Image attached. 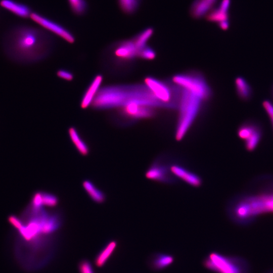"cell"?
Instances as JSON below:
<instances>
[{
	"label": "cell",
	"mask_w": 273,
	"mask_h": 273,
	"mask_svg": "<svg viewBox=\"0 0 273 273\" xmlns=\"http://www.w3.org/2000/svg\"><path fill=\"white\" fill-rule=\"evenodd\" d=\"M138 56L144 59L152 60L155 58L156 53L152 49L147 46L139 52Z\"/></svg>",
	"instance_id": "cell-27"
},
{
	"label": "cell",
	"mask_w": 273,
	"mask_h": 273,
	"mask_svg": "<svg viewBox=\"0 0 273 273\" xmlns=\"http://www.w3.org/2000/svg\"><path fill=\"white\" fill-rule=\"evenodd\" d=\"M257 180L260 185L254 191L238 195L228 204V215L236 224H248L260 215L273 213V177Z\"/></svg>",
	"instance_id": "cell-2"
},
{
	"label": "cell",
	"mask_w": 273,
	"mask_h": 273,
	"mask_svg": "<svg viewBox=\"0 0 273 273\" xmlns=\"http://www.w3.org/2000/svg\"><path fill=\"white\" fill-rule=\"evenodd\" d=\"M170 165L163 159L159 158L152 163L146 172L147 178L162 183H172L175 177L170 169Z\"/></svg>",
	"instance_id": "cell-12"
},
{
	"label": "cell",
	"mask_w": 273,
	"mask_h": 273,
	"mask_svg": "<svg viewBox=\"0 0 273 273\" xmlns=\"http://www.w3.org/2000/svg\"><path fill=\"white\" fill-rule=\"evenodd\" d=\"M69 138L77 151L82 156H86L89 150L86 143L83 140L76 128L71 126L68 128Z\"/></svg>",
	"instance_id": "cell-20"
},
{
	"label": "cell",
	"mask_w": 273,
	"mask_h": 273,
	"mask_svg": "<svg viewBox=\"0 0 273 273\" xmlns=\"http://www.w3.org/2000/svg\"><path fill=\"white\" fill-rule=\"evenodd\" d=\"M182 89V88H181ZM203 101L196 95L182 89L179 99V114L175 130V139L181 140L195 120Z\"/></svg>",
	"instance_id": "cell-4"
},
{
	"label": "cell",
	"mask_w": 273,
	"mask_h": 273,
	"mask_svg": "<svg viewBox=\"0 0 273 273\" xmlns=\"http://www.w3.org/2000/svg\"><path fill=\"white\" fill-rule=\"evenodd\" d=\"M0 6L4 9L22 18H30L33 12L28 6L13 0H1Z\"/></svg>",
	"instance_id": "cell-16"
},
{
	"label": "cell",
	"mask_w": 273,
	"mask_h": 273,
	"mask_svg": "<svg viewBox=\"0 0 273 273\" xmlns=\"http://www.w3.org/2000/svg\"><path fill=\"white\" fill-rule=\"evenodd\" d=\"M170 169L175 178H178L194 187H199L201 186L202 179L200 176L183 165L171 163L170 165Z\"/></svg>",
	"instance_id": "cell-14"
},
{
	"label": "cell",
	"mask_w": 273,
	"mask_h": 273,
	"mask_svg": "<svg viewBox=\"0 0 273 273\" xmlns=\"http://www.w3.org/2000/svg\"><path fill=\"white\" fill-rule=\"evenodd\" d=\"M118 6L123 13L131 15L138 10L142 0H117Z\"/></svg>",
	"instance_id": "cell-24"
},
{
	"label": "cell",
	"mask_w": 273,
	"mask_h": 273,
	"mask_svg": "<svg viewBox=\"0 0 273 273\" xmlns=\"http://www.w3.org/2000/svg\"><path fill=\"white\" fill-rule=\"evenodd\" d=\"M57 75L59 78L67 81H71L74 78V75L72 73L64 69L58 70Z\"/></svg>",
	"instance_id": "cell-30"
},
{
	"label": "cell",
	"mask_w": 273,
	"mask_h": 273,
	"mask_svg": "<svg viewBox=\"0 0 273 273\" xmlns=\"http://www.w3.org/2000/svg\"><path fill=\"white\" fill-rule=\"evenodd\" d=\"M117 246L116 241L112 240L108 242L97 255L95 263L97 266H103L111 256Z\"/></svg>",
	"instance_id": "cell-21"
},
{
	"label": "cell",
	"mask_w": 273,
	"mask_h": 273,
	"mask_svg": "<svg viewBox=\"0 0 273 273\" xmlns=\"http://www.w3.org/2000/svg\"><path fill=\"white\" fill-rule=\"evenodd\" d=\"M136 56L138 51L132 39L124 40L114 42L107 49L103 62L111 72L131 63Z\"/></svg>",
	"instance_id": "cell-5"
},
{
	"label": "cell",
	"mask_w": 273,
	"mask_h": 273,
	"mask_svg": "<svg viewBox=\"0 0 273 273\" xmlns=\"http://www.w3.org/2000/svg\"><path fill=\"white\" fill-rule=\"evenodd\" d=\"M54 45L51 33L43 28L25 25L11 28L2 40L6 56L22 64L34 63L46 59L52 52Z\"/></svg>",
	"instance_id": "cell-1"
},
{
	"label": "cell",
	"mask_w": 273,
	"mask_h": 273,
	"mask_svg": "<svg viewBox=\"0 0 273 273\" xmlns=\"http://www.w3.org/2000/svg\"><path fill=\"white\" fill-rule=\"evenodd\" d=\"M30 18L43 29L53 33L66 41L72 43L75 41L74 35L66 28L55 21L36 12H32Z\"/></svg>",
	"instance_id": "cell-10"
},
{
	"label": "cell",
	"mask_w": 273,
	"mask_h": 273,
	"mask_svg": "<svg viewBox=\"0 0 273 273\" xmlns=\"http://www.w3.org/2000/svg\"><path fill=\"white\" fill-rule=\"evenodd\" d=\"M82 186L87 195L95 202L101 204L105 201L106 196L105 194L91 181L84 180L82 183Z\"/></svg>",
	"instance_id": "cell-22"
},
{
	"label": "cell",
	"mask_w": 273,
	"mask_h": 273,
	"mask_svg": "<svg viewBox=\"0 0 273 273\" xmlns=\"http://www.w3.org/2000/svg\"><path fill=\"white\" fill-rule=\"evenodd\" d=\"M216 2L217 0H195L190 7V14L195 19L205 17L214 7Z\"/></svg>",
	"instance_id": "cell-18"
},
{
	"label": "cell",
	"mask_w": 273,
	"mask_h": 273,
	"mask_svg": "<svg viewBox=\"0 0 273 273\" xmlns=\"http://www.w3.org/2000/svg\"><path fill=\"white\" fill-rule=\"evenodd\" d=\"M202 263L205 268L215 273H249L250 270L249 263L244 258L214 251L209 253Z\"/></svg>",
	"instance_id": "cell-6"
},
{
	"label": "cell",
	"mask_w": 273,
	"mask_h": 273,
	"mask_svg": "<svg viewBox=\"0 0 273 273\" xmlns=\"http://www.w3.org/2000/svg\"><path fill=\"white\" fill-rule=\"evenodd\" d=\"M42 206L54 207L59 202V199L55 195L47 193L41 192Z\"/></svg>",
	"instance_id": "cell-26"
},
{
	"label": "cell",
	"mask_w": 273,
	"mask_h": 273,
	"mask_svg": "<svg viewBox=\"0 0 273 273\" xmlns=\"http://www.w3.org/2000/svg\"><path fill=\"white\" fill-rule=\"evenodd\" d=\"M79 270L80 273H94L92 264L86 260H83L80 262Z\"/></svg>",
	"instance_id": "cell-29"
},
{
	"label": "cell",
	"mask_w": 273,
	"mask_h": 273,
	"mask_svg": "<svg viewBox=\"0 0 273 273\" xmlns=\"http://www.w3.org/2000/svg\"><path fill=\"white\" fill-rule=\"evenodd\" d=\"M269 273H273V270H271V271H270Z\"/></svg>",
	"instance_id": "cell-31"
},
{
	"label": "cell",
	"mask_w": 273,
	"mask_h": 273,
	"mask_svg": "<svg viewBox=\"0 0 273 273\" xmlns=\"http://www.w3.org/2000/svg\"><path fill=\"white\" fill-rule=\"evenodd\" d=\"M238 136L249 152H254L259 145L263 136V129L257 121L248 120L242 123L237 130Z\"/></svg>",
	"instance_id": "cell-8"
},
{
	"label": "cell",
	"mask_w": 273,
	"mask_h": 273,
	"mask_svg": "<svg viewBox=\"0 0 273 273\" xmlns=\"http://www.w3.org/2000/svg\"><path fill=\"white\" fill-rule=\"evenodd\" d=\"M157 107L159 102L145 85H114L101 87L92 107L95 109H114L129 102Z\"/></svg>",
	"instance_id": "cell-3"
},
{
	"label": "cell",
	"mask_w": 273,
	"mask_h": 273,
	"mask_svg": "<svg viewBox=\"0 0 273 273\" xmlns=\"http://www.w3.org/2000/svg\"><path fill=\"white\" fill-rule=\"evenodd\" d=\"M172 81L177 86L196 95L203 101L210 97L211 92L204 77L196 73L180 74L174 76Z\"/></svg>",
	"instance_id": "cell-7"
},
{
	"label": "cell",
	"mask_w": 273,
	"mask_h": 273,
	"mask_svg": "<svg viewBox=\"0 0 273 273\" xmlns=\"http://www.w3.org/2000/svg\"><path fill=\"white\" fill-rule=\"evenodd\" d=\"M103 81V76L102 74H98L94 77L82 97L80 101L81 108L86 109L92 106L94 99L101 88Z\"/></svg>",
	"instance_id": "cell-15"
},
{
	"label": "cell",
	"mask_w": 273,
	"mask_h": 273,
	"mask_svg": "<svg viewBox=\"0 0 273 273\" xmlns=\"http://www.w3.org/2000/svg\"><path fill=\"white\" fill-rule=\"evenodd\" d=\"M262 107L267 115L273 128V104L268 100H264L262 103Z\"/></svg>",
	"instance_id": "cell-28"
},
{
	"label": "cell",
	"mask_w": 273,
	"mask_h": 273,
	"mask_svg": "<svg viewBox=\"0 0 273 273\" xmlns=\"http://www.w3.org/2000/svg\"><path fill=\"white\" fill-rule=\"evenodd\" d=\"M155 107L132 102L116 109L114 115L118 119L129 121L149 118L155 114Z\"/></svg>",
	"instance_id": "cell-9"
},
{
	"label": "cell",
	"mask_w": 273,
	"mask_h": 273,
	"mask_svg": "<svg viewBox=\"0 0 273 273\" xmlns=\"http://www.w3.org/2000/svg\"><path fill=\"white\" fill-rule=\"evenodd\" d=\"M153 32V29L149 27L142 31L132 38L137 50L138 54L139 52L147 47V43L152 36Z\"/></svg>",
	"instance_id": "cell-23"
},
{
	"label": "cell",
	"mask_w": 273,
	"mask_h": 273,
	"mask_svg": "<svg viewBox=\"0 0 273 273\" xmlns=\"http://www.w3.org/2000/svg\"><path fill=\"white\" fill-rule=\"evenodd\" d=\"M235 86L238 97L243 101H248L253 95V89L247 80L241 76L235 79Z\"/></svg>",
	"instance_id": "cell-19"
},
{
	"label": "cell",
	"mask_w": 273,
	"mask_h": 273,
	"mask_svg": "<svg viewBox=\"0 0 273 273\" xmlns=\"http://www.w3.org/2000/svg\"><path fill=\"white\" fill-rule=\"evenodd\" d=\"M145 85L156 99L167 107H172V90L166 83L153 78L147 77L145 79Z\"/></svg>",
	"instance_id": "cell-11"
},
{
	"label": "cell",
	"mask_w": 273,
	"mask_h": 273,
	"mask_svg": "<svg viewBox=\"0 0 273 273\" xmlns=\"http://www.w3.org/2000/svg\"><path fill=\"white\" fill-rule=\"evenodd\" d=\"M230 0H222L217 8L213 7L205 16L209 21L217 23L224 30L229 26V8Z\"/></svg>",
	"instance_id": "cell-13"
},
{
	"label": "cell",
	"mask_w": 273,
	"mask_h": 273,
	"mask_svg": "<svg viewBox=\"0 0 273 273\" xmlns=\"http://www.w3.org/2000/svg\"><path fill=\"white\" fill-rule=\"evenodd\" d=\"M174 261V256L169 254L155 253L150 257L148 265L155 271L163 270L171 265Z\"/></svg>",
	"instance_id": "cell-17"
},
{
	"label": "cell",
	"mask_w": 273,
	"mask_h": 273,
	"mask_svg": "<svg viewBox=\"0 0 273 273\" xmlns=\"http://www.w3.org/2000/svg\"><path fill=\"white\" fill-rule=\"evenodd\" d=\"M71 12L76 16H82L86 14L88 5L86 0H67Z\"/></svg>",
	"instance_id": "cell-25"
}]
</instances>
